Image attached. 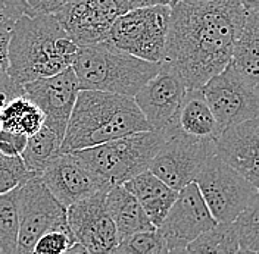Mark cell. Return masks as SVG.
<instances>
[{"label": "cell", "mask_w": 259, "mask_h": 254, "mask_svg": "<svg viewBox=\"0 0 259 254\" xmlns=\"http://www.w3.org/2000/svg\"><path fill=\"white\" fill-rule=\"evenodd\" d=\"M246 14L239 0L171 5L163 61L177 69L187 90L202 88L231 62Z\"/></svg>", "instance_id": "1"}, {"label": "cell", "mask_w": 259, "mask_h": 254, "mask_svg": "<svg viewBox=\"0 0 259 254\" xmlns=\"http://www.w3.org/2000/svg\"><path fill=\"white\" fill-rule=\"evenodd\" d=\"M78 46L55 15H22L11 30L8 75L24 85L72 66Z\"/></svg>", "instance_id": "2"}, {"label": "cell", "mask_w": 259, "mask_h": 254, "mask_svg": "<svg viewBox=\"0 0 259 254\" xmlns=\"http://www.w3.org/2000/svg\"><path fill=\"white\" fill-rule=\"evenodd\" d=\"M143 131L152 128L133 97L81 90L65 129L61 153L90 148Z\"/></svg>", "instance_id": "3"}, {"label": "cell", "mask_w": 259, "mask_h": 254, "mask_svg": "<svg viewBox=\"0 0 259 254\" xmlns=\"http://www.w3.org/2000/svg\"><path fill=\"white\" fill-rule=\"evenodd\" d=\"M161 64L147 62L102 41L78 47L72 64L81 90L134 97Z\"/></svg>", "instance_id": "4"}, {"label": "cell", "mask_w": 259, "mask_h": 254, "mask_svg": "<svg viewBox=\"0 0 259 254\" xmlns=\"http://www.w3.org/2000/svg\"><path fill=\"white\" fill-rule=\"evenodd\" d=\"M163 141L165 137L161 132L143 131L71 153L116 185L147 171Z\"/></svg>", "instance_id": "5"}, {"label": "cell", "mask_w": 259, "mask_h": 254, "mask_svg": "<svg viewBox=\"0 0 259 254\" xmlns=\"http://www.w3.org/2000/svg\"><path fill=\"white\" fill-rule=\"evenodd\" d=\"M171 6L134 8L121 15L105 38V43L147 62L165 59Z\"/></svg>", "instance_id": "6"}, {"label": "cell", "mask_w": 259, "mask_h": 254, "mask_svg": "<svg viewBox=\"0 0 259 254\" xmlns=\"http://www.w3.org/2000/svg\"><path fill=\"white\" fill-rule=\"evenodd\" d=\"M210 215L217 223H231L259 190L243 175L212 155L196 178Z\"/></svg>", "instance_id": "7"}, {"label": "cell", "mask_w": 259, "mask_h": 254, "mask_svg": "<svg viewBox=\"0 0 259 254\" xmlns=\"http://www.w3.org/2000/svg\"><path fill=\"white\" fill-rule=\"evenodd\" d=\"M202 91L223 131L259 116V88L233 62L212 77Z\"/></svg>", "instance_id": "8"}, {"label": "cell", "mask_w": 259, "mask_h": 254, "mask_svg": "<svg viewBox=\"0 0 259 254\" xmlns=\"http://www.w3.org/2000/svg\"><path fill=\"white\" fill-rule=\"evenodd\" d=\"M66 226V207L52 195L40 175H32L19 187V231L15 254H31L35 241L43 234Z\"/></svg>", "instance_id": "9"}, {"label": "cell", "mask_w": 259, "mask_h": 254, "mask_svg": "<svg viewBox=\"0 0 259 254\" xmlns=\"http://www.w3.org/2000/svg\"><path fill=\"white\" fill-rule=\"evenodd\" d=\"M212 155H215V141L199 140L176 131L165 138L149 171L172 190L180 191L196 181Z\"/></svg>", "instance_id": "10"}, {"label": "cell", "mask_w": 259, "mask_h": 254, "mask_svg": "<svg viewBox=\"0 0 259 254\" xmlns=\"http://www.w3.org/2000/svg\"><path fill=\"white\" fill-rule=\"evenodd\" d=\"M128 11L127 0H71L53 15L74 43L82 47L105 41L113 22Z\"/></svg>", "instance_id": "11"}, {"label": "cell", "mask_w": 259, "mask_h": 254, "mask_svg": "<svg viewBox=\"0 0 259 254\" xmlns=\"http://www.w3.org/2000/svg\"><path fill=\"white\" fill-rule=\"evenodd\" d=\"M186 91L187 87L177 69L163 61L158 74L147 81L133 98L152 131L161 132L166 138L176 132L174 121Z\"/></svg>", "instance_id": "12"}, {"label": "cell", "mask_w": 259, "mask_h": 254, "mask_svg": "<svg viewBox=\"0 0 259 254\" xmlns=\"http://www.w3.org/2000/svg\"><path fill=\"white\" fill-rule=\"evenodd\" d=\"M52 195L65 207L109 191L113 184L92 171L75 153H59L40 174Z\"/></svg>", "instance_id": "13"}, {"label": "cell", "mask_w": 259, "mask_h": 254, "mask_svg": "<svg viewBox=\"0 0 259 254\" xmlns=\"http://www.w3.org/2000/svg\"><path fill=\"white\" fill-rule=\"evenodd\" d=\"M106 192L66 207V223L75 241L92 254H116L119 237L106 207Z\"/></svg>", "instance_id": "14"}, {"label": "cell", "mask_w": 259, "mask_h": 254, "mask_svg": "<svg viewBox=\"0 0 259 254\" xmlns=\"http://www.w3.org/2000/svg\"><path fill=\"white\" fill-rule=\"evenodd\" d=\"M22 87L25 95L43 112L45 127L64 140L68 121L81 91L72 66L52 77L27 82Z\"/></svg>", "instance_id": "15"}, {"label": "cell", "mask_w": 259, "mask_h": 254, "mask_svg": "<svg viewBox=\"0 0 259 254\" xmlns=\"http://www.w3.org/2000/svg\"><path fill=\"white\" fill-rule=\"evenodd\" d=\"M217 225L196 182L178 191L163 222L158 228L168 250L186 248L189 242Z\"/></svg>", "instance_id": "16"}, {"label": "cell", "mask_w": 259, "mask_h": 254, "mask_svg": "<svg viewBox=\"0 0 259 254\" xmlns=\"http://www.w3.org/2000/svg\"><path fill=\"white\" fill-rule=\"evenodd\" d=\"M215 155L259 190V116L226 128L215 140Z\"/></svg>", "instance_id": "17"}, {"label": "cell", "mask_w": 259, "mask_h": 254, "mask_svg": "<svg viewBox=\"0 0 259 254\" xmlns=\"http://www.w3.org/2000/svg\"><path fill=\"white\" fill-rule=\"evenodd\" d=\"M174 131H180L193 138L209 141H215L223 132L210 111L202 88H190L186 91L176 115Z\"/></svg>", "instance_id": "18"}, {"label": "cell", "mask_w": 259, "mask_h": 254, "mask_svg": "<svg viewBox=\"0 0 259 254\" xmlns=\"http://www.w3.org/2000/svg\"><path fill=\"white\" fill-rule=\"evenodd\" d=\"M122 185L136 197L155 228L161 226L178 194V191L168 187L149 169L125 181Z\"/></svg>", "instance_id": "19"}, {"label": "cell", "mask_w": 259, "mask_h": 254, "mask_svg": "<svg viewBox=\"0 0 259 254\" xmlns=\"http://www.w3.org/2000/svg\"><path fill=\"white\" fill-rule=\"evenodd\" d=\"M106 207L116 226L119 239L137 232L156 229L143 207L122 184L112 185L106 192Z\"/></svg>", "instance_id": "20"}, {"label": "cell", "mask_w": 259, "mask_h": 254, "mask_svg": "<svg viewBox=\"0 0 259 254\" xmlns=\"http://www.w3.org/2000/svg\"><path fill=\"white\" fill-rule=\"evenodd\" d=\"M231 62L259 88V12H247Z\"/></svg>", "instance_id": "21"}, {"label": "cell", "mask_w": 259, "mask_h": 254, "mask_svg": "<svg viewBox=\"0 0 259 254\" xmlns=\"http://www.w3.org/2000/svg\"><path fill=\"white\" fill-rule=\"evenodd\" d=\"M43 125V112L25 94L11 98L0 111V129L31 137Z\"/></svg>", "instance_id": "22"}, {"label": "cell", "mask_w": 259, "mask_h": 254, "mask_svg": "<svg viewBox=\"0 0 259 254\" xmlns=\"http://www.w3.org/2000/svg\"><path fill=\"white\" fill-rule=\"evenodd\" d=\"M62 140L48 127L40 128L35 134L28 137L21 159L28 172L40 175L52 160L61 153Z\"/></svg>", "instance_id": "23"}, {"label": "cell", "mask_w": 259, "mask_h": 254, "mask_svg": "<svg viewBox=\"0 0 259 254\" xmlns=\"http://www.w3.org/2000/svg\"><path fill=\"white\" fill-rule=\"evenodd\" d=\"M186 250L189 254H236L239 251V241L233 223H217L189 242Z\"/></svg>", "instance_id": "24"}, {"label": "cell", "mask_w": 259, "mask_h": 254, "mask_svg": "<svg viewBox=\"0 0 259 254\" xmlns=\"http://www.w3.org/2000/svg\"><path fill=\"white\" fill-rule=\"evenodd\" d=\"M19 231V188L0 194V251L15 254Z\"/></svg>", "instance_id": "25"}, {"label": "cell", "mask_w": 259, "mask_h": 254, "mask_svg": "<svg viewBox=\"0 0 259 254\" xmlns=\"http://www.w3.org/2000/svg\"><path fill=\"white\" fill-rule=\"evenodd\" d=\"M231 223L239 248L259 253V192Z\"/></svg>", "instance_id": "26"}, {"label": "cell", "mask_w": 259, "mask_h": 254, "mask_svg": "<svg viewBox=\"0 0 259 254\" xmlns=\"http://www.w3.org/2000/svg\"><path fill=\"white\" fill-rule=\"evenodd\" d=\"M168 245L158 228L119 239L116 248V254H168Z\"/></svg>", "instance_id": "27"}, {"label": "cell", "mask_w": 259, "mask_h": 254, "mask_svg": "<svg viewBox=\"0 0 259 254\" xmlns=\"http://www.w3.org/2000/svg\"><path fill=\"white\" fill-rule=\"evenodd\" d=\"M32 175L25 168L21 156H6L0 153V194L19 188Z\"/></svg>", "instance_id": "28"}, {"label": "cell", "mask_w": 259, "mask_h": 254, "mask_svg": "<svg viewBox=\"0 0 259 254\" xmlns=\"http://www.w3.org/2000/svg\"><path fill=\"white\" fill-rule=\"evenodd\" d=\"M77 241L69 228H59L43 234L35 241L31 254H65Z\"/></svg>", "instance_id": "29"}, {"label": "cell", "mask_w": 259, "mask_h": 254, "mask_svg": "<svg viewBox=\"0 0 259 254\" xmlns=\"http://www.w3.org/2000/svg\"><path fill=\"white\" fill-rule=\"evenodd\" d=\"M9 40H11V30H3L0 28V94H3L8 100L18 97V95L25 94L24 87L16 84L8 75V66H9V56H8V48H9Z\"/></svg>", "instance_id": "30"}, {"label": "cell", "mask_w": 259, "mask_h": 254, "mask_svg": "<svg viewBox=\"0 0 259 254\" xmlns=\"http://www.w3.org/2000/svg\"><path fill=\"white\" fill-rule=\"evenodd\" d=\"M22 15H34L25 0H0V28L12 30Z\"/></svg>", "instance_id": "31"}, {"label": "cell", "mask_w": 259, "mask_h": 254, "mask_svg": "<svg viewBox=\"0 0 259 254\" xmlns=\"http://www.w3.org/2000/svg\"><path fill=\"white\" fill-rule=\"evenodd\" d=\"M28 137L11 132L6 129H0V153L6 156H21L25 148Z\"/></svg>", "instance_id": "32"}, {"label": "cell", "mask_w": 259, "mask_h": 254, "mask_svg": "<svg viewBox=\"0 0 259 254\" xmlns=\"http://www.w3.org/2000/svg\"><path fill=\"white\" fill-rule=\"evenodd\" d=\"M32 14L53 15L71 0H25Z\"/></svg>", "instance_id": "33"}, {"label": "cell", "mask_w": 259, "mask_h": 254, "mask_svg": "<svg viewBox=\"0 0 259 254\" xmlns=\"http://www.w3.org/2000/svg\"><path fill=\"white\" fill-rule=\"evenodd\" d=\"M130 5V9L134 8H146V6H171L172 0H127Z\"/></svg>", "instance_id": "34"}, {"label": "cell", "mask_w": 259, "mask_h": 254, "mask_svg": "<svg viewBox=\"0 0 259 254\" xmlns=\"http://www.w3.org/2000/svg\"><path fill=\"white\" fill-rule=\"evenodd\" d=\"M246 12H259V0H239Z\"/></svg>", "instance_id": "35"}, {"label": "cell", "mask_w": 259, "mask_h": 254, "mask_svg": "<svg viewBox=\"0 0 259 254\" xmlns=\"http://www.w3.org/2000/svg\"><path fill=\"white\" fill-rule=\"evenodd\" d=\"M65 254H92V253H89V251H87L81 244L75 242V244H74V245H72V247H71V248H69V250H68Z\"/></svg>", "instance_id": "36"}, {"label": "cell", "mask_w": 259, "mask_h": 254, "mask_svg": "<svg viewBox=\"0 0 259 254\" xmlns=\"http://www.w3.org/2000/svg\"><path fill=\"white\" fill-rule=\"evenodd\" d=\"M168 254H189V251L186 248H174V250H169Z\"/></svg>", "instance_id": "37"}, {"label": "cell", "mask_w": 259, "mask_h": 254, "mask_svg": "<svg viewBox=\"0 0 259 254\" xmlns=\"http://www.w3.org/2000/svg\"><path fill=\"white\" fill-rule=\"evenodd\" d=\"M6 101H9V100H8L3 94H0V111H2V108H3V105H5Z\"/></svg>", "instance_id": "38"}, {"label": "cell", "mask_w": 259, "mask_h": 254, "mask_svg": "<svg viewBox=\"0 0 259 254\" xmlns=\"http://www.w3.org/2000/svg\"><path fill=\"white\" fill-rule=\"evenodd\" d=\"M178 2H187V3H190V2H205V0H172V2H171V5L178 3Z\"/></svg>", "instance_id": "39"}, {"label": "cell", "mask_w": 259, "mask_h": 254, "mask_svg": "<svg viewBox=\"0 0 259 254\" xmlns=\"http://www.w3.org/2000/svg\"><path fill=\"white\" fill-rule=\"evenodd\" d=\"M236 254H259V253H255V251H249V250H240L239 248V251Z\"/></svg>", "instance_id": "40"}, {"label": "cell", "mask_w": 259, "mask_h": 254, "mask_svg": "<svg viewBox=\"0 0 259 254\" xmlns=\"http://www.w3.org/2000/svg\"><path fill=\"white\" fill-rule=\"evenodd\" d=\"M0 254H2V251H0Z\"/></svg>", "instance_id": "41"}]
</instances>
